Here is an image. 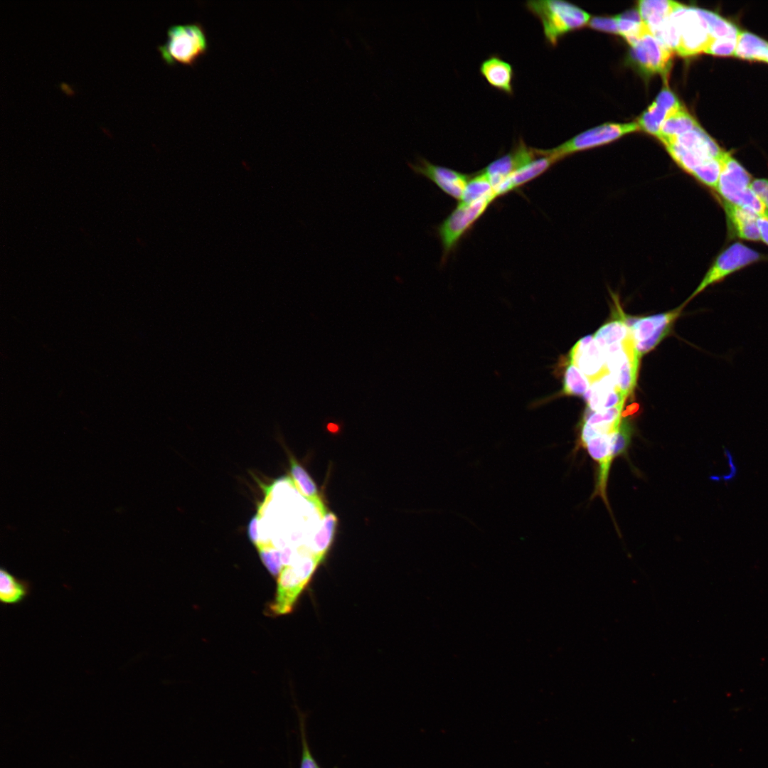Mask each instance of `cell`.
<instances>
[{"mask_svg": "<svg viewBox=\"0 0 768 768\" xmlns=\"http://www.w3.org/2000/svg\"><path fill=\"white\" fill-rule=\"evenodd\" d=\"M768 55V42L757 36L740 31L734 56L751 60L764 61Z\"/></svg>", "mask_w": 768, "mask_h": 768, "instance_id": "cell-24", "label": "cell"}, {"mask_svg": "<svg viewBox=\"0 0 768 768\" xmlns=\"http://www.w3.org/2000/svg\"><path fill=\"white\" fill-rule=\"evenodd\" d=\"M617 21L619 34L623 36L629 45H632L646 28L636 10L626 11L615 16Z\"/></svg>", "mask_w": 768, "mask_h": 768, "instance_id": "cell-30", "label": "cell"}, {"mask_svg": "<svg viewBox=\"0 0 768 768\" xmlns=\"http://www.w3.org/2000/svg\"><path fill=\"white\" fill-rule=\"evenodd\" d=\"M583 397L587 404V412H597L616 407L624 404L626 398L608 373L591 382L589 390Z\"/></svg>", "mask_w": 768, "mask_h": 768, "instance_id": "cell-16", "label": "cell"}, {"mask_svg": "<svg viewBox=\"0 0 768 768\" xmlns=\"http://www.w3.org/2000/svg\"><path fill=\"white\" fill-rule=\"evenodd\" d=\"M631 437V425L630 422L626 418L622 420L619 428L615 434L613 447L614 458L625 453L630 443Z\"/></svg>", "mask_w": 768, "mask_h": 768, "instance_id": "cell-32", "label": "cell"}, {"mask_svg": "<svg viewBox=\"0 0 768 768\" xmlns=\"http://www.w3.org/2000/svg\"><path fill=\"white\" fill-rule=\"evenodd\" d=\"M751 189L758 196L768 211V179L757 178L752 181Z\"/></svg>", "mask_w": 768, "mask_h": 768, "instance_id": "cell-38", "label": "cell"}, {"mask_svg": "<svg viewBox=\"0 0 768 768\" xmlns=\"http://www.w3.org/2000/svg\"><path fill=\"white\" fill-rule=\"evenodd\" d=\"M32 590L31 582L0 568V602L4 606H16L24 602Z\"/></svg>", "mask_w": 768, "mask_h": 768, "instance_id": "cell-22", "label": "cell"}, {"mask_svg": "<svg viewBox=\"0 0 768 768\" xmlns=\"http://www.w3.org/2000/svg\"><path fill=\"white\" fill-rule=\"evenodd\" d=\"M526 9L539 20L545 43L556 46L567 33L589 23L590 15L578 6L562 0H529Z\"/></svg>", "mask_w": 768, "mask_h": 768, "instance_id": "cell-1", "label": "cell"}, {"mask_svg": "<svg viewBox=\"0 0 768 768\" xmlns=\"http://www.w3.org/2000/svg\"><path fill=\"white\" fill-rule=\"evenodd\" d=\"M539 157H541L539 149L528 146L524 139L519 137L508 153L493 161L483 171L489 176L495 191L511 174Z\"/></svg>", "mask_w": 768, "mask_h": 768, "instance_id": "cell-13", "label": "cell"}, {"mask_svg": "<svg viewBox=\"0 0 768 768\" xmlns=\"http://www.w3.org/2000/svg\"><path fill=\"white\" fill-rule=\"evenodd\" d=\"M479 71L486 82L495 90L513 96L515 72L513 65L497 54H492L480 64Z\"/></svg>", "mask_w": 768, "mask_h": 768, "instance_id": "cell-17", "label": "cell"}, {"mask_svg": "<svg viewBox=\"0 0 768 768\" xmlns=\"http://www.w3.org/2000/svg\"><path fill=\"white\" fill-rule=\"evenodd\" d=\"M631 47L633 58L644 73L666 76L671 68L673 53L654 36L648 27Z\"/></svg>", "mask_w": 768, "mask_h": 768, "instance_id": "cell-11", "label": "cell"}, {"mask_svg": "<svg viewBox=\"0 0 768 768\" xmlns=\"http://www.w3.org/2000/svg\"><path fill=\"white\" fill-rule=\"evenodd\" d=\"M637 130L640 129L636 122L607 123L585 131L555 148L540 149V152L542 156H551L558 161L577 151L609 143Z\"/></svg>", "mask_w": 768, "mask_h": 768, "instance_id": "cell-6", "label": "cell"}, {"mask_svg": "<svg viewBox=\"0 0 768 768\" xmlns=\"http://www.w3.org/2000/svg\"><path fill=\"white\" fill-rule=\"evenodd\" d=\"M320 563L313 555H304L282 568L277 576L274 599L269 607L272 614L282 615L292 612Z\"/></svg>", "mask_w": 768, "mask_h": 768, "instance_id": "cell-3", "label": "cell"}, {"mask_svg": "<svg viewBox=\"0 0 768 768\" xmlns=\"http://www.w3.org/2000/svg\"><path fill=\"white\" fill-rule=\"evenodd\" d=\"M764 62H767V63H768V55H767V58H766V59H765Z\"/></svg>", "mask_w": 768, "mask_h": 768, "instance_id": "cell-42", "label": "cell"}, {"mask_svg": "<svg viewBox=\"0 0 768 768\" xmlns=\"http://www.w3.org/2000/svg\"><path fill=\"white\" fill-rule=\"evenodd\" d=\"M671 140L684 149L705 159H720L724 151L711 138L699 124L692 130L674 138L661 139Z\"/></svg>", "mask_w": 768, "mask_h": 768, "instance_id": "cell-18", "label": "cell"}, {"mask_svg": "<svg viewBox=\"0 0 768 768\" xmlns=\"http://www.w3.org/2000/svg\"><path fill=\"white\" fill-rule=\"evenodd\" d=\"M601 351L608 373L617 387L627 397L636 386L640 358L632 338Z\"/></svg>", "mask_w": 768, "mask_h": 768, "instance_id": "cell-7", "label": "cell"}, {"mask_svg": "<svg viewBox=\"0 0 768 768\" xmlns=\"http://www.w3.org/2000/svg\"><path fill=\"white\" fill-rule=\"evenodd\" d=\"M568 361L591 382L607 373L604 357L594 336L579 340L570 351Z\"/></svg>", "mask_w": 768, "mask_h": 768, "instance_id": "cell-14", "label": "cell"}, {"mask_svg": "<svg viewBox=\"0 0 768 768\" xmlns=\"http://www.w3.org/2000/svg\"><path fill=\"white\" fill-rule=\"evenodd\" d=\"M721 170L716 191L725 201L748 210L758 216L767 210L750 188L751 176L732 156L721 158Z\"/></svg>", "mask_w": 768, "mask_h": 768, "instance_id": "cell-4", "label": "cell"}, {"mask_svg": "<svg viewBox=\"0 0 768 768\" xmlns=\"http://www.w3.org/2000/svg\"><path fill=\"white\" fill-rule=\"evenodd\" d=\"M157 49L169 65L193 66L208 50L206 29L199 22L173 24L167 30L166 42Z\"/></svg>", "mask_w": 768, "mask_h": 768, "instance_id": "cell-2", "label": "cell"}, {"mask_svg": "<svg viewBox=\"0 0 768 768\" xmlns=\"http://www.w3.org/2000/svg\"><path fill=\"white\" fill-rule=\"evenodd\" d=\"M737 46V39L712 38L704 53L718 55H734Z\"/></svg>", "mask_w": 768, "mask_h": 768, "instance_id": "cell-33", "label": "cell"}, {"mask_svg": "<svg viewBox=\"0 0 768 768\" xmlns=\"http://www.w3.org/2000/svg\"><path fill=\"white\" fill-rule=\"evenodd\" d=\"M759 258L760 255L757 252L743 244H732L718 255L686 303L708 287L721 281L729 274L757 261Z\"/></svg>", "mask_w": 768, "mask_h": 768, "instance_id": "cell-10", "label": "cell"}, {"mask_svg": "<svg viewBox=\"0 0 768 768\" xmlns=\"http://www.w3.org/2000/svg\"><path fill=\"white\" fill-rule=\"evenodd\" d=\"M338 519L332 512H328L324 517V521L318 531L314 535L310 543L313 554L322 562L334 540Z\"/></svg>", "mask_w": 768, "mask_h": 768, "instance_id": "cell-26", "label": "cell"}, {"mask_svg": "<svg viewBox=\"0 0 768 768\" xmlns=\"http://www.w3.org/2000/svg\"><path fill=\"white\" fill-rule=\"evenodd\" d=\"M300 730L302 747L300 768H321L311 753L302 721L300 722Z\"/></svg>", "mask_w": 768, "mask_h": 768, "instance_id": "cell-35", "label": "cell"}, {"mask_svg": "<svg viewBox=\"0 0 768 768\" xmlns=\"http://www.w3.org/2000/svg\"><path fill=\"white\" fill-rule=\"evenodd\" d=\"M558 162L551 156H543L511 174L495 188L497 197L514 191L542 175Z\"/></svg>", "mask_w": 768, "mask_h": 768, "instance_id": "cell-19", "label": "cell"}, {"mask_svg": "<svg viewBox=\"0 0 768 768\" xmlns=\"http://www.w3.org/2000/svg\"><path fill=\"white\" fill-rule=\"evenodd\" d=\"M290 479L294 488L315 507L321 517L328 513L316 483L292 454H289Z\"/></svg>", "mask_w": 768, "mask_h": 768, "instance_id": "cell-21", "label": "cell"}, {"mask_svg": "<svg viewBox=\"0 0 768 768\" xmlns=\"http://www.w3.org/2000/svg\"><path fill=\"white\" fill-rule=\"evenodd\" d=\"M681 4L668 0H641L637 3V11L651 31L667 20Z\"/></svg>", "mask_w": 768, "mask_h": 768, "instance_id": "cell-23", "label": "cell"}, {"mask_svg": "<svg viewBox=\"0 0 768 768\" xmlns=\"http://www.w3.org/2000/svg\"><path fill=\"white\" fill-rule=\"evenodd\" d=\"M589 25L596 30L619 34L617 21L615 16L594 17L590 20Z\"/></svg>", "mask_w": 768, "mask_h": 768, "instance_id": "cell-36", "label": "cell"}, {"mask_svg": "<svg viewBox=\"0 0 768 768\" xmlns=\"http://www.w3.org/2000/svg\"><path fill=\"white\" fill-rule=\"evenodd\" d=\"M696 12L713 38L737 39L740 30L732 22L708 10L695 8Z\"/></svg>", "mask_w": 768, "mask_h": 768, "instance_id": "cell-27", "label": "cell"}, {"mask_svg": "<svg viewBox=\"0 0 768 768\" xmlns=\"http://www.w3.org/2000/svg\"><path fill=\"white\" fill-rule=\"evenodd\" d=\"M683 306L666 313L645 317H631L624 314V321L629 329L640 358L654 348L666 336Z\"/></svg>", "mask_w": 768, "mask_h": 768, "instance_id": "cell-8", "label": "cell"}, {"mask_svg": "<svg viewBox=\"0 0 768 768\" xmlns=\"http://www.w3.org/2000/svg\"><path fill=\"white\" fill-rule=\"evenodd\" d=\"M655 100L664 107L670 114L682 106L676 95L666 87L661 90Z\"/></svg>", "mask_w": 768, "mask_h": 768, "instance_id": "cell-37", "label": "cell"}, {"mask_svg": "<svg viewBox=\"0 0 768 768\" xmlns=\"http://www.w3.org/2000/svg\"><path fill=\"white\" fill-rule=\"evenodd\" d=\"M247 534L250 541L255 546L259 540L258 516L257 513L252 517L248 523Z\"/></svg>", "mask_w": 768, "mask_h": 768, "instance_id": "cell-39", "label": "cell"}, {"mask_svg": "<svg viewBox=\"0 0 768 768\" xmlns=\"http://www.w3.org/2000/svg\"><path fill=\"white\" fill-rule=\"evenodd\" d=\"M623 405L594 412L586 411L581 423L579 445L582 447L592 437L616 432L622 422Z\"/></svg>", "mask_w": 768, "mask_h": 768, "instance_id": "cell-15", "label": "cell"}, {"mask_svg": "<svg viewBox=\"0 0 768 768\" xmlns=\"http://www.w3.org/2000/svg\"><path fill=\"white\" fill-rule=\"evenodd\" d=\"M257 551L263 565L272 575L277 577L283 567L281 552L275 548H263Z\"/></svg>", "mask_w": 768, "mask_h": 768, "instance_id": "cell-34", "label": "cell"}, {"mask_svg": "<svg viewBox=\"0 0 768 768\" xmlns=\"http://www.w3.org/2000/svg\"><path fill=\"white\" fill-rule=\"evenodd\" d=\"M671 17L679 33V46L676 53L682 57L704 53L712 37L695 8L681 4L672 13Z\"/></svg>", "mask_w": 768, "mask_h": 768, "instance_id": "cell-9", "label": "cell"}, {"mask_svg": "<svg viewBox=\"0 0 768 768\" xmlns=\"http://www.w3.org/2000/svg\"><path fill=\"white\" fill-rule=\"evenodd\" d=\"M489 176L481 170L471 177L459 203L469 204L483 199L497 198Z\"/></svg>", "mask_w": 768, "mask_h": 768, "instance_id": "cell-28", "label": "cell"}, {"mask_svg": "<svg viewBox=\"0 0 768 768\" xmlns=\"http://www.w3.org/2000/svg\"><path fill=\"white\" fill-rule=\"evenodd\" d=\"M760 239L768 245V211L757 218Z\"/></svg>", "mask_w": 768, "mask_h": 768, "instance_id": "cell-40", "label": "cell"}, {"mask_svg": "<svg viewBox=\"0 0 768 768\" xmlns=\"http://www.w3.org/2000/svg\"><path fill=\"white\" fill-rule=\"evenodd\" d=\"M328 428L330 431L335 432L337 430V426L334 424H329Z\"/></svg>", "mask_w": 768, "mask_h": 768, "instance_id": "cell-41", "label": "cell"}, {"mask_svg": "<svg viewBox=\"0 0 768 768\" xmlns=\"http://www.w3.org/2000/svg\"><path fill=\"white\" fill-rule=\"evenodd\" d=\"M669 114L664 107L654 100L636 122L640 129L658 137L662 124Z\"/></svg>", "mask_w": 768, "mask_h": 768, "instance_id": "cell-31", "label": "cell"}, {"mask_svg": "<svg viewBox=\"0 0 768 768\" xmlns=\"http://www.w3.org/2000/svg\"><path fill=\"white\" fill-rule=\"evenodd\" d=\"M492 199H483L471 203H459L457 207L437 228L442 247V263L454 250L461 238L485 213Z\"/></svg>", "mask_w": 768, "mask_h": 768, "instance_id": "cell-5", "label": "cell"}, {"mask_svg": "<svg viewBox=\"0 0 768 768\" xmlns=\"http://www.w3.org/2000/svg\"><path fill=\"white\" fill-rule=\"evenodd\" d=\"M590 381L574 364L567 363L564 370L562 388L559 395L584 396L589 390Z\"/></svg>", "mask_w": 768, "mask_h": 768, "instance_id": "cell-29", "label": "cell"}, {"mask_svg": "<svg viewBox=\"0 0 768 768\" xmlns=\"http://www.w3.org/2000/svg\"><path fill=\"white\" fill-rule=\"evenodd\" d=\"M407 165L415 174L428 178L446 194L459 201L471 178L450 168L432 164L422 156L414 163L407 162Z\"/></svg>", "mask_w": 768, "mask_h": 768, "instance_id": "cell-12", "label": "cell"}, {"mask_svg": "<svg viewBox=\"0 0 768 768\" xmlns=\"http://www.w3.org/2000/svg\"><path fill=\"white\" fill-rule=\"evenodd\" d=\"M723 207L729 223L739 238L752 241L760 240L757 215L725 201Z\"/></svg>", "mask_w": 768, "mask_h": 768, "instance_id": "cell-20", "label": "cell"}, {"mask_svg": "<svg viewBox=\"0 0 768 768\" xmlns=\"http://www.w3.org/2000/svg\"><path fill=\"white\" fill-rule=\"evenodd\" d=\"M698 124L695 118L681 106L668 115L657 138L660 141L674 138L692 130Z\"/></svg>", "mask_w": 768, "mask_h": 768, "instance_id": "cell-25", "label": "cell"}]
</instances>
